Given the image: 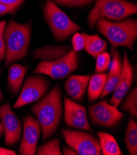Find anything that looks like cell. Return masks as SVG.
<instances>
[{"instance_id": "1", "label": "cell", "mask_w": 137, "mask_h": 155, "mask_svg": "<svg viewBox=\"0 0 137 155\" xmlns=\"http://www.w3.org/2000/svg\"><path fill=\"white\" fill-rule=\"evenodd\" d=\"M32 111L40 125L42 140H46L57 130L62 117V94L59 87L55 86L46 96L32 107Z\"/></svg>"}, {"instance_id": "2", "label": "cell", "mask_w": 137, "mask_h": 155, "mask_svg": "<svg viewBox=\"0 0 137 155\" xmlns=\"http://www.w3.org/2000/svg\"><path fill=\"white\" fill-rule=\"evenodd\" d=\"M31 32L32 22L19 24L11 19L5 25L3 32L6 50L5 68L26 55Z\"/></svg>"}, {"instance_id": "3", "label": "cell", "mask_w": 137, "mask_h": 155, "mask_svg": "<svg viewBox=\"0 0 137 155\" xmlns=\"http://www.w3.org/2000/svg\"><path fill=\"white\" fill-rule=\"evenodd\" d=\"M98 32L107 38L112 49L124 46L133 51L134 43L137 37V21L133 18L125 19L114 22L104 18L100 19L96 24Z\"/></svg>"}, {"instance_id": "4", "label": "cell", "mask_w": 137, "mask_h": 155, "mask_svg": "<svg viewBox=\"0 0 137 155\" xmlns=\"http://www.w3.org/2000/svg\"><path fill=\"white\" fill-rule=\"evenodd\" d=\"M136 12V5L126 0H95L88 15V24L92 29L100 19L120 22Z\"/></svg>"}, {"instance_id": "5", "label": "cell", "mask_w": 137, "mask_h": 155, "mask_svg": "<svg viewBox=\"0 0 137 155\" xmlns=\"http://www.w3.org/2000/svg\"><path fill=\"white\" fill-rule=\"evenodd\" d=\"M45 22L49 27L54 38L64 41L82 28L74 23L52 0H47L43 6Z\"/></svg>"}, {"instance_id": "6", "label": "cell", "mask_w": 137, "mask_h": 155, "mask_svg": "<svg viewBox=\"0 0 137 155\" xmlns=\"http://www.w3.org/2000/svg\"><path fill=\"white\" fill-rule=\"evenodd\" d=\"M76 51L71 49L63 58L54 61H41L33 71L34 74H45L52 79H63L78 68Z\"/></svg>"}, {"instance_id": "7", "label": "cell", "mask_w": 137, "mask_h": 155, "mask_svg": "<svg viewBox=\"0 0 137 155\" xmlns=\"http://www.w3.org/2000/svg\"><path fill=\"white\" fill-rule=\"evenodd\" d=\"M66 143L79 155H101L99 139L81 131L61 130Z\"/></svg>"}, {"instance_id": "8", "label": "cell", "mask_w": 137, "mask_h": 155, "mask_svg": "<svg viewBox=\"0 0 137 155\" xmlns=\"http://www.w3.org/2000/svg\"><path fill=\"white\" fill-rule=\"evenodd\" d=\"M49 90V83L41 75L30 76L25 81L20 94L12 107L19 108L41 99Z\"/></svg>"}, {"instance_id": "9", "label": "cell", "mask_w": 137, "mask_h": 155, "mask_svg": "<svg viewBox=\"0 0 137 155\" xmlns=\"http://www.w3.org/2000/svg\"><path fill=\"white\" fill-rule=\"evenodd\" d=\"M89 114L93 124L106 127L115 126L124 117L116 106L105 100L90 106Z\"/></svg>"}, {"instance_id": "10", "label": "cell", "mask_w": 137, "mask_h": 155, "mask_svg": "<svg viewBox=\"0 0 137 155\" xmlns=\"http://www.w3.org/2000/svg\"><path fill=\"white\" fill-rule=\"evenodd\" d=\"M0 119L5 134V145L12 147L17 144L22 134V124L9 103L0 107Z\"/></svg>"}, {"instance_id": "11", "label": "cell", "mask_w": 137, "mask_h": 155, "mask_svg": "<svg viewBox=\"0 0 137 155\" xmlns=\"http://www.w3.org/2000/svg\"><path fill=\"white\" fill-rule=\"evenodd\" d=\"M41 132L38 121L31 116L23 119V137L19 147V153L22 155H35Z\"/></svg>"}, {"instance_id": "12", "label": "cell", "mask_w": 137, "mask_h": 155, "mask_svg": "<svg viewBox=\"0 0 137 155\" xmlns=\"http://www.w3.org/2000/svg\"><path fill=\"white\" fill-rule=\"evenodd\" d=\"M64 107L65 122L68 127L94 132L89 124L84 106L65 97Z\"/></svg>"}, {"instance_id": "13", "label": "cell", "mask_w": 137, "mask_h": 155, "mask_svg": "<svg viewBox=\"0 0 137 155\" xmlns=\"http://www.w3.org/2000/svg\"><path fill=\"white\" fill-rule=\"evenodd\" d=\"M132 67L127 55V53L125 51L119 81L114 91V94L109 101V103L116 107L119 106L129 91L132 85Z\"/></svg>"}, {"instance_id": "14", "label": "cell", "mask_w": 137, "mask_h": 155, "mask_svg": "<svg viewBox=\"0 0 137 155\" xmlns=\"http://www.w3.org/2000/svg\"><path fill=\"white\" fill-rule=\"evenodd\" d=\"M90 78V75H70L64 85L68 95L74 101H81L88 86Z\"/></svg>"}, {"instance_id": "15", "label": "cell", "mask_w": 137, "mask_h": 155, "mask_svg": "<svg viewBox=\"0 0 137 155\" xmlns=\"http://www.w3.org/2000/svg\"><path fill=\"white\" fill-rule=\"evenodd\" d=\"M111 53L113 56V59L111 65L109 74L107 75V79H106L104 87L101 95L100 97V98H104L114 91L120 76L122 64L120 54L119 51L115 49H112Z\"/></svg>"}, {"instance_id": "16", "label": "cell", "mask_w": 137, "mask_h": 155, "mask_svg": "<svg viewBox=\"0 0 137 155\" xmlns=\"http://www.w3.org/2000/svg\"><path fill=\"white\" fill-rule=\"evenodd\" d=\"M71 50L69 45H49L36 49L33 51V58L44 61H54L67 55Z\"/></svg>"}, {"instance_id": "17", "label": "cell", "mask_w": 137, "mask_h": 155, "mask_svg": "<svg viewBox=\"0 0 137 155\" xmlns=\"http://www.w3.org/2000/svg\"><path fill=\"white\" fill-rule=\"evenodd\" d=\"M28 71L27 67L19 64H12L8 71V86L14 94L19 93Z\"/></svg>"}, {"instance_id": "18", "label": "cell", "mask_w": 137, "mask_h": 155, "mask_svg": "<svg viewBox=\"0 0 137 155\" xmlns=\"http://www.w3.org/2000/svg\"><path fill=\"white\" fill-rule=\"evenodd\" d=\"M82 35L85 41L84 49L92 57L96 58L107 48V42L101 38L98 35H90L84 33H83Z\"/></svg>"}, {"instance_id": "19", "label": "cell", "mask_w": 137, "mask_h": 155, "mask_svg": "<svg viewBox=\"0 0 137 155\" xmlns=\"http://www.w3.org/2000/svg\"><path fill=\"white\" fill-rule=\"evenodd\" d=\"M107 75L105 73H98L90 77L88 87V98L92 103L100 98L104 87Z\"/></svg>"}, {"instance_id": "20", "label": "cell", "mask_w": 137, "mask_h": 155, "mask_svg": "<svg viewBox=\"0 0 137 155\" xmlns=\"http://www.w3.org/2000/svg\"><path fill=\"white\" fill-rule=\"evenodd\" d=\"M101 153L104 155H122L119 146L115 138L106 132H98Z\"/></svg>"}, {"instance_id": "21", "label": "cell", "mask_w": 137, "mask_h": 155, "mask_svg": "<svg viewBox=\"0 0 137 155\" xmlns=\"http://www.w3.org/2000/svg\"><path fill=\"white\" fill-rule=\"evenodd\" d=\"M125 142L127 150L130 154H137V124L136 122L130 118L126 130Z\"/></svg>"}, {"instance_id": "22", "label": "cell", "mask_w": 137, "mask_h": 155, "mask_svg": "<svg viewBox=\"0 0 137 155\" xmlns=\"http://www.w3.org/2000/svg\"><path fill=\"white\" fill-rule=\"evenodd\" d=\"M120 109L130 114L132 117H137V87L136 86L126 97L120 106Z\"/></svg>"}, {"instance_id": "23", "label": "cell", "mask_w": 137, "mask_h": 155, "mask_svg": "<svg viewBox=\"0 0 137 155\" xmlns=\"http://www.w3.org/2000/svg\"><path fill=\"white\" fill-rule=\"evenodd\" d=\"M60 141L58 138H54L39 146L36 150L39 155H61L62 154L60 148Z\"/></svg>"}, {"instance_id": "24", "label": "cell", "mask_w": 137, "mask_h": 155, "mask_svg": "<svg viewBox=\"0 0 137 155\" xmlns=\"http://www.w3.org/2000/svg\"><path fill=\"white\" fill-rule=\"evenodd\" d=\"M95 71L97 73H103L108 70L110 64V55L103 52L100 54L97 58Z\"/></svg>"}, {"instance_id": "25", "label": "cell", "mask_w": 137, "mask_h": 155, "mask_svg": "<svg viewBox=\"0 0 137 155\" xmlns=\"http://www.w3.org/2000/svg\"><path fill=\"white\" fill-rule=\"evenodd\" d=\"M58 5L68 7H79L90 4L92 0H52Z\"/></svg>"}, {"instance_id": "26", "label": "cell", "mask_w": 137, "mask_h": 155, "mask_svg": "<svg viewBox=\"0 0 137 155\" xmlns=\"http://www.w3.org/2000/svg\"><path fill=\"white\" fill-rule=\"evenodd\" d=\"M84 38L82 34L78 32L74 34L71 40L72 49L75 51H80L83 50L84 49Z\"/></svg>"}, {"instance_id": "27", "label": "cell", "mask_w": 137, "mask_h": 155, "mask_svg": "<svg viewBox=\"0 0 137 155\" xmlns=\"http://www.w3.org/2000/svg\"><path fill=\"white\" fill-rule=\"evenodd\" d=\"M6 22L3 21L0 22V61H3L5 59V44L3 37V32Z\"/></svg>"}, {"instance_id": "28", "label": "cell", "mask_w": 137, "mask_h": 155, "mask_svg": "<svg viewBox=\"0 0 137 155\" xmlns=\"http://www.w3.org/2000/svg\"><path fill=\"white\" fill-rule=\"evenodd\" d=\"M25 0H0V3L9 7L18 8Z\"/></svg>"}, {"instance_id": "29", "label": "cell", "mask_w": 137, "mask_h": 155, "mask_svg": "<svg viewBox=\"0 0 137 155\" xmlns=\"http://www.w3.org/2000/svg\"><path fill=\"white\" fill-rule=\"evenodd\" d=\"M17 9L18 8H17L9 7L2 3H0V16H2V15L8 14V13H12L14 11H16Z\"/></svg>"}, {"instance_id": "30", "label": "cell", "mask_w": 137, "mask_h": 155, "mask_svg": "<svg viewBox=\"0 0 137 155\" xmlns=\"http://www.w3.org/2000/svg\"><path fill=\"white\" fill-rule=\"evenodd\" d=\"M62 153L65 155H77V153L72 148L70 147H63L62 148Z\"/></svg>"}, {"instance_id": "31", "label": "cell", "mask_w": 137, "mask_h": 155, "mask_svg": "<svg viewBox=\"0 0 137 155\" xmlns=\"http://www.w3.org/2000/svg\"><path fill=\"white\" fill-rule=\"evenodd\" d=\"M16 153L13 150L0 147V155H16Z\"/></svg>"}, {"instance_id": "32", "label": "cell", "mask_w": 137, "mask_h": 155, "mask_svg": "<svg viewBox=\"0 0 137 155\" xmlns=\"http://www.w3.org/2000/svg\"><path fill=\"white\" fill-rule=\"evenodd\" d=\"M5 132H4V129H3V126L2 122H0V137L2 136L4 134Z\"/></svg>"}, {"instance_id": "33", "label": "cell", "mask_w": 137, "mask_h": 155, "mask_svg": "<svg viewBox=\"0 0 137 155\" xmlns=\"http://www.w3.org/2000/svg\"><path fill=\"white\" fill-rule=\"evenodd\" d=\"M0 71H1V70H0ZM3 99V94H2V90H1V88H0V102H1Z\"/></svg>"}, {"instance_id": "34", "label": "cell", "mask_w": 137, "mask_h": 155, "mask_svg": "<svg viewBox=\"0 0 137 155\" xmlns=\"http://www.w3.org/2000/svg\"><path fill=\"white\" fill-rule=\"evenodd\" d=\"M92 1H94V0H92Z\"/></svg>"}]
</instances>
